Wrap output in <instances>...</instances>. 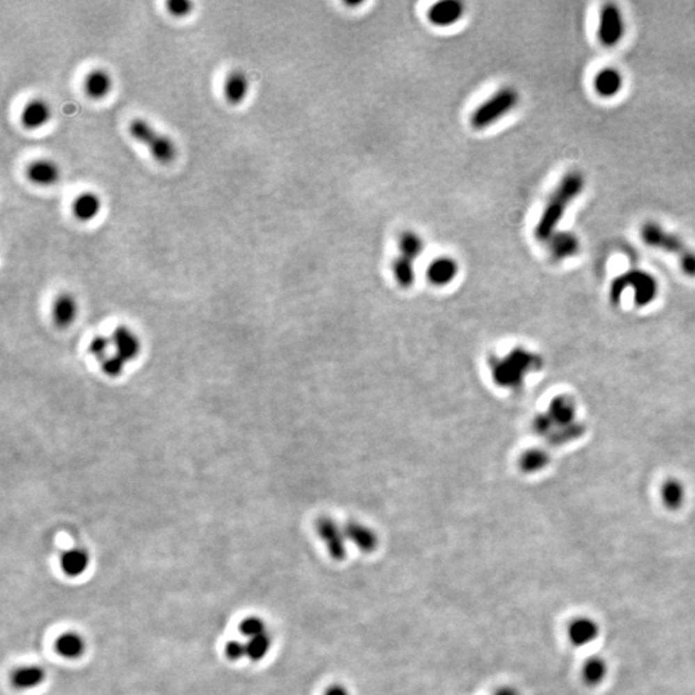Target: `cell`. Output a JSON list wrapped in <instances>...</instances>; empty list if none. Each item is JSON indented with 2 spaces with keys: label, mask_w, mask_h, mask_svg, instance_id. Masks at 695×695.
<instances>
[{
  "label": "cell",
  "mask_w": 695,
  "mask_h": 695,
  "mask_svg": "<svg viewBox=\"0 0 695 695\" xmlns=\"http://www.w3.org/2000/svg\"><path fill=\"white\" fill-rule=\"evenodd\" d=\"M627 286L635 288L636 299L639 302H648L657 291V283L650 274L643 271H631L618 277L611 286L613 297H618Z\"/></svg>",
  "instance_id": "obj_6"
},
{
  "label": "cell",
  "mask_w": 695,
  "mask_h": 695,
  "mask_svg": "<svg viewBox=\"0 0 695 695\" xmlns=\"http://www.w3.org/2000/svg\"><path fill=\"white\" fill-rule=\"evenodd\" d=\"M493 695H520L517 689L511 687H502L500 689H497Z\"/></svg>",
  "instance_id": "obj_33"
},
{
  "label": "cell",
  "mask_w": 695,
  "mask_h": 695,
  "mask_svg": "<svg viewBox=\"0 0 695 695\" xmlns=\"http://www.w3.org/2000/svg\"><path fill=\"white\" fill-rule=\"evenodd\" d=\"M77 302L74 297L68 294H62L57 297V300L53 306L54 320L62 326H66L68 323L72 322L75 315H77Z\"/></svg>",
  "instance_id": "obj_23"
},
{
  "label": "cell",
  "mask_w": 695,
  "mask_h": 695,
  "mask_svg": "<svg viewBox=\"0 0 695 695\" xmlns=\"http://www.w3.org/2000/svg\"><path fill=\"white\" fill-rule=\"evenodd\" d=\"M226 653L228 655L229 659L232 661H237L240 658H242L246 654V645L241 644L238 641H231L227 648H226Z\"/></svg>",
  "instance_id": "obj_31"
},
{
  "label": "cell",
  "mask_w": 695,
  "mask_h": 695,
  "mask_svg": "<svg viewBox=\"0 0 695 695\" xmlns=\"http://www.w3.org/2000/svg\"><path fill=\"white\" fill-rule=\"evenodd\" d=\"M85 93L93 100H102L112 89L111 75L103 68L89 71L84 80Z\"/></svg>",
  "instance_id": "obj_18"
},
{
  "label": "cell",
  "mask_w": 695,
  "mask_h": 695,
  "mask_svg": "<svg viewBox=\"0 0 695 695\" xmlns=\"http://www.w3.org/2000/svg\"><path fill=\"white\" fill-rule=\"evenodd\" d=\"M641 238L646 245L659 249L666 253L675 255L682 267V271L689 276H695V251L685 244L678 235L669 232L658 223L648 221L641 227Z\"/></svg>",
  "instance_id": "obj_2"
},
{
  "label": "cell",
  "mask_w": 695,
  "mask_h": 695,
  "mask_svg": "<svg viewBox=\"0 0 695 695\" xmlns=\"http://www.w3.org/2000/svg\"><path fill=\"white\" fill-rule=\"evenodd\" d=\"M129 134L139 143L143 144L153 155V159L160 164H170L177 159V146L170 139L156 130L155 127L144 119L130 120L127 125Z\"/></svg>",
  "instance_id": "obj_3"
},
{
  "label": "cell",
  "mask_w": 695,
  "mask_h": 695,
  "mask_svg": "<svg viewBox=\"0 0 695 695\" xmlns=\"http://www.w3.org/2000/svg\"><path fill=\"white\" fill-rule=\"evenodd\" d=\"M84 640L74 632H68L65 635L60 636V639L56 643L57 652L62 657L70 658V659L80 657L81 654L84 653Z\"/></svg>",
  "instance_id": "obj_24"
},
{
  "label": "cell",
  "mask_w": 695,
  "mask_h": 695,
  "mask_svg": "<svg viewBox=\"0 0 695 695\" xmlns=\"http://www.w3.org/2000/svg\"><path fill=\"white\" fill-rule=\"evenodd\" d=\"M51 106L42 98H33L26 103L21 112V123L26 129H39L51 119Z\"/></svg>",
  "instance_id": "obj_13"
},
{
  "label": "cell",
  "mask_w": 695,
  "mask_h": 695,
  "mask_svg": "<svg viewBox=\"0 0 695 695\" xmlns=\"http://www.w3.org/2000/svg\"><path fill=\"white\" fill-rule=\"evenodd\" d=\"M623 86V77L617 68H605L593 77V88L600 97L611 98L620 92Z\"/></svg>",
  "instance_id": "obj_16"
},
{
  "label": "cell",
  "mask_w": 695,
  "mask_h": 695,
  "mask_svg": "<svg viewBox=\"0 0 695 695\" xmlns=\"http://www.w3.org/2000/svg\"><path fill=\"white\" fill-rule=\"evenodd\" d=\"M581 673L587 687H598L608 675V663L602 657H590L584 663Z\"/></svg>",
  "instance_id": "obj_20"
},
{
  "label": "cell",
  "mask_w": 695,
  "mask_h": 695,
  "mask_svg": "<svg viewBox=\"0 0 695 695\" xmlns=\"http://www.w3.org/2000/svg\"><path fill=\"white\" fill-rule=\"evenodd\" d=\"M584 187L585 178L578 171H569L561 178L545 205L540 221L536 224L534 236L538 241L547 242L552 238L564 217V212H567L569 205L581 195Z\"/></svg>",
  "instance_id": "obj_1"
},
{
  "label": "cell",
  "mask_w": 695,
  "mask_h": 695,
  "mask_svg": "<svg viewBox=\"0 0 695 695\" xmlns=\"http://www.w3.org/2000/svg\"><path fill=\"white\" fill-rule=\"evenodd\" d=\"M88 563H89L88 554L79 549L65 552L61 558V567L68 576L71 577L80 576L81 573H84Z\"/></svg>",
  "instance_id": "obj_22"
},
{
  "label": "cell",
  "mask_w": 695,
  "mask_h": 695,
  "mask_svg": "<svg viewBox=\"0 0 695 695\" xmlns=\"http://www.w3.org/2000/svg\"><path fill=\"white\" fill-rule=\"evenodd\" d=\"M270 648H271L270 636L267 634L255 636L253 639H250L249 643L246 644V655L249 658H251L253 661H259L263 658L265 654L268 653Z\"/></svg>",
  "instance_id": "obj_27"
},
{
  "label": "cell",
  "mask_w": 695,
  "mask_h": 695,
  "mask_svg": "<svg viewBox=\"0 0 695 695\" xmlns=\"http://www.w3.org/2000/svg\"><path fill=\"white\" fill-rule=\"evenodd\" d=\"M166 7L171 16L178 18L186 17L192 12L194 3L188 0H170L166 3Z\"/></svg>",
  "instance_id": "obj_30"
},
{
  "label": "cell",
  "mask_w": 695,
  "mask_h": 695,
  "mask_svg": "<svg viewBox=\"0 0 695 695\" xmlns=\"http://www.w3.org/2000/svg\"><path fill=\"white\" fill-rule=\"evenodd\" d=\"M250 83L246 77L245 72L241 70H232L228 75L224 79L223 83V94L226 101L232 104L237 106L245 101L247 94H249Z\"/></svg>",
  "instance_id": "obj_12"
},
{
  "label": "cell",
  "mask_w": 695,
  "mask_h": 695,
  "mask_svg": "<svg viewBox=\"0 0 695 695\" xmlns=\"http://www.w3.org/2000/svg\"><path fill=\"white\" fill-rule=\"evenodd\" d=\"M241 632L244 635L253 639L255 636L263 635L265 634V630H264V622L262 619L256 618V617H250V618H246L242 623H241Z\"/></svg>",
  "instance_id": "obj_29"
},
{
  "label": "cell",
  "mask_w": 695,
  "mask_h": 695,
  "mask_svg": "<svg viewBox=\"0 0 695 695\" xmlns=\"http://www.w3.org/2000/svg\"><path fill=\"white\" fill-rule=\"evenodd\" d=\"M325 695H349L347 692V689L341 685H332V687H327V690L325 692Z\"/></svg>",
  "instance_id": "obj_32"
},
{
  "label": "cell",
  "mask_w": 695,
  "mask_h": 695,
  "mask_svg": "<svg viewBox=\"0 0 695 695\" xmlns=\"http://www.w3.org/2000/svg\"><path fill=\"white\" fill-rule=\"evenodd\" d=\"M71 209L77 221H91L101 212L102 201L95 192L85 191L74 198Z\"/></svg>",
  "instance_id": "obj_15"
},
{
  "label": "cell",
  "mask_w": 695,
  "mask_h": 695,
  "mask_svg": "<svg viewBox=\"0 0 695 695\" xmlns=\"http://www.w3.org/2000/svg\"><path fill=\"white\" fill-rule=\"evenodd\" d=\"M60 166L49 159H38L26 168V177L36 186H52L60 179Z\"/></svg>",
  "instance_id": "obj_9"
},
{
  "label": "cell",
  "mask_w": 695,
  "mask_h": 695,
  "mask_svg": "<svg viewBox=\"0 0 695 695\" xmlns=\"http://www.w3.org/2000/svg\"><path fill=\"white\" fill-rule=\"evenodd\" d=\"M399 253L402 256L415 262L424 251L425 244L423 237L414 231H405L398 238Z\"/></svg>",
  "instance_id": "obj_21"
},
{
  "label": "cell",
  "mask_w": 695,
  "mask_h": 695,
  "mask_svg": "<svg viewBox=\"0 0 695 695\" xmlns=\"http://www.w3.org/2000/svg\"><path fill=\"white\" fill-rule=\"evenodd\" d=\"M393 273H394V277L400 286L409 288L415 282L414 260L399 255L397 256V259L393 262Z\"/></svg>",
  "instance_id": "obj_26"
},
{
  "label": "cell",
  "mask_w": 695,
  "mask_h": 695,
  "mask_svg": "<svg viewBox=\"0 0 695 695\" xmlns=\"http://www.w3.org/2000/svg\"><path fill=\"white\" fill-rule=\"evenodd\" d=\"M682 497H684V493H682L681 485H678L675 482L666 484V487L663 490V500L666 502L667 508L678 509L682 502Z\"/></svg>",
  "instance_id": "obj_28"
},
{
  "label": "cell",
  "mask_w": 695,
  "mask_h": 695,
  "mask_svg": "<svg viewBox=\"0 0 695 695\" xmlns=\"http://www.w3.org/2000/svg\"><path fill=\"white\" fill-rule=\"evenodd\" d=\"M458 265L450 256H439L429 264L426 270L428 280L435 286H446L458 276Z\"/></svg>",
  "instance_id": "obj_14"
},
{
  "label": "cell",
  "mask_w": 695,
  "mask_h": 695,
  "mask_svg": "<svg viewBox=\"0 0 695 695\" xmlns=\"http://www.w3.org/2000/svg\"><path fill=\"white\" fill-rule=\"evenodd\" d=\"M517 103L519 93L517 91L510 86L502 88L475 109L470 116V124L476 130L490 127L514 110Z\"/></svg>",
  "instance_id": "obj_4"
},
{
  "label": "cell",
  "mask_w": 695,
  "mask_h": 695,
  "mask_svg": "<svg viewBox=\"0 0 695 695\" xmlns=\"http://www.w3.org/2000/svg\"><path fill=\"white\" fill-rule=\"evenodd\" d=\"M44 676V671L40 667L29 666L18 669L12 676V682L18 689H31L42 684Z\"/></svg>",
  "instance_id": "obj_25"
},
{
  "label": "cell",
  "mask_w": 695,
  "mask_h": 695,
  "mask_svg": "<svg viewBox=\"0 0 695 695\" xmlns=\"http://www.w3.org/2000/svg\"><path fill=\"white\" fill-rule=\"evenodd\" d=\"M112 349L116 356L121 358L125 364L134 359L141 350V343L136 338V334L133 331L129 330L127 327L120 326L114 331L111 336Z\"/></svg>",
  "instance_id": "obj_8"
},
{
  "label": "cell",
  "mask_w": 695,
  "mask_h": 695,
  "mask_svg": "<svg viewBox=\"0 0 695 695\" xmlns=\"http://www.w3.org/2000/svg\"><path fill=\"white\" fill-rule=\"evenodd\" d=\"M600 628L596 620L590 617H576L568 626L569 641L576 648L593 644L599 637Z\"/></svg>",
  "instance_id": "obj_10"
},
{
  "label": "cell",
  "mask_w": 695,
  "mask_h": 695,
  "mask_svg": "<svg viewBox=\"0 0 695 695\" xmlns=\"http://www.w3.org/2000/svg\"><path fill=\"white\" fill-rule=\"evenodd\" d=\"M549 250L555 259H565L576 254L579 249L577 236L569 232H555L547 241Z\"/></svg>",
  "instance_id": "obj_19"
},
{
  "label": "cell",
  "mask_w": 695,
  "mask_h": 695,
  "mask_svg": "<svg viewBox=\"0 0 695 695\" xmlns=\"http://www.w3.org/2000/svg\"><path fill=\"white\" fill-rule=\"evenodd\" d=\"M464 4L456 0H446L438 1L430 7L428 12V18L432 25L438 27L456 24L460 18L464 16Z\"/></svg>",
  "instance_id": "obj_11"
},
{
  "label": "cell",
  "mask_w": 695,
  "mask_h": 695,
  "mask_svg": "<svg viewBox=\"0 0 695 695\" xmlns=\"http://www.w3.org/2000/svg\"><path fill=\"white\" fill-rule=\"evenodd\" d=\"M344 533L349 541L356 545L357 547L364 552H373L377 547V536L368 526H364L357 522L348 523L344 528Z\"/></svg>",
  "instance_id": "obj_17"
},
{
  "label": "cell",
  "mask_w": 695,
  "mask_h": 695,
  "mask_svg": "<svg viewBox=\"0 0 695 695\" xmlns=\"http://www.w3.org/2000/svg\"><path fill=\"white\" fill-rule=\"evenodd\" d=\"M599 40L602 45L611 48L617 45L625 35V21L620 9L614 4H605L600 12Z\"/></svg>",
  "instance_id": "obj_5"
},
{
  "label": "cell",
  "mask_w": 695,
  "mask_h": 695,
  "mask_svg": "<svg viewBox=\"0 0 695 695\" xmlns=\"http://www.w3.org/2000/svg\"><path fill=\"white\" fill-rule=\"evenodd\" d=\"M317 533L321 537L326 549L334 560H343L345 558V533L330 517H321L315 524Z\"/></svg>",
  "instance_id": "obj_7"
}]
</instances>
